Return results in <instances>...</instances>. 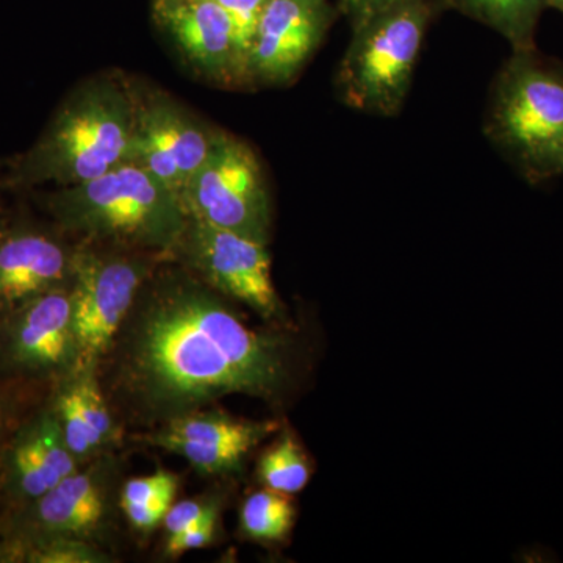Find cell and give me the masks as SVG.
Instances as JSON below:
<instances>
[{"instance_id":"cell-2","label":"cell","mask_w":563,"mask_h":563,"mask_svg":"<svg viewBox=\"0 0 563 563\" xmlns=\"http://www.w3.org/2000/svg\"><path fill=\"white\" fill-rule=\"evenodd\" d=\"M136 96L110 77L74 88L31 147L5 163L7 191H33L96 179L128 161Z\"/></svg>"},{"instance_id":"cell-9","label":"cell","mask_w":563,"mask_h":563,"mask_svg":"<svg viewBox=\"0 0 563 563\" xmlns=\"http://www.w3.org/2000/svg\"><path fill=\"white\" fill-rule=\"evenodd\" d=\"M152 269L144 254L76 246L70 290L80 365L99 366Z\"/></svg>"},{"instance_id":"cell-24","label":"cell","mask_w":563,"mask_h":563,"mask_svg":"<svg viewBox=\"0 0 563 563\" xmlns=\"http://www.w3.org/2000/svg\"><path fill=\"white\" fill-rule=\"evenodd\" d=\"M220 510L221 506L214 507L199 523L191 526L187 531L177 533V536L168 537L165 554L168 555V558L177 559L179 555L188 553V551L201 550V548L209 547L218 533Z\"/></svg>"},{"instance_id":"cell-28","label":"cell","mask_w":563,"mask_h":563,"mask_svg":"<svg viewBox=\"0 0 563 563\" xmlns=\"http://www.w3.org/2000/svg\"><path fill=\"white\" fill-rule=\"evenodd\" d=\"M3 172H5V163L0 162V231H2L3 225H5V222L10 217L2 198L3 192L7 191L5 187H3Z\"/></svg>"},{"instance_id":"cell-30","label":"cell","mask_w":563,"mask_h":563,"mask_svg":"<svg viewBox=\"0 0 563 563\" xmlns=\"http://www.w3.org/2000/svg\"><path fill=\"white\" fill-rule=\"evenodd\" d=\"M548 5H553L555 9L563 11V0H547Z\"/></svg>"},{"instance_id":"cell-21","label":"cell","mask_w":563,"mask_h":563,"mask_svg":"<svg viewBox=\"0 0 563 563\" xmlns=\"http://www.w3.org/2000/svg\"><path fill=\"white\" fill-rule=\"evenodd\" d=\"M312 476L309 455L291 432L284 431L279 439L263 451L257 463V477L263 487L296 495L302 492Z\"/></svg>"},{"instance_id":"cell-16","label":"cell","mask_w":563,"mask_h":563,"mask_svg":"<svg viewBox=\"0 0 563 563\" xmlns=\"http://www.w3.org/2000/svg\"><path fill=\"white\" fill-rule=\"evenodd\" d=\"M154 20L192 68L209 79L243 81L231 21L214 0H154Z\"/></svg>"},{"instance_id":"cell-11","label":"cell","mask_w":563,"mask_h":563,"mask_svg":"<svg viewBox=\"0 0 563 563\" xmlns=\"http://www.w3.org/2000/svg\"><path fill=\"white\" fill-rule=\"evenodd\" d=\"M218 129L190 113L168 96L136 99L128 161L181 195L206 161Z\"/></svg>"},{"instance_id":"cell-4","label":"cell","mask_w":563,"mask_h":563,"mask_svg":"<svg viewBox=\"0 0 563 563\" xmlns=\"http://www.w3.org/2000/svg\"><path fill=\"white\" fill-rule=\"evenodd\" d=\"M431 16L428 0H395L352 24L336 74L346 106L385 118L401 111Z\"/></svg>"},{"instance_id":"cell-26","label":"cell","mask_w":563,"mask_h":563,"mask_svg":"<svg viewBox=\"0 0 563 563\" xmlns=\"http://www.w3.org/2000/svg\"><path fill=\"white\" fill-rule=\"evenodd\" d=\"M391 2L395 0H340V7L352 25Z\"/></svg>"},{"instance_id":"cell-23","label":"cell","mask_w":563,"mask_h":563,"mask_svg":"<svg viewBox=\"0 0 563 563\" xmlns=\"http://www.w3.org/2000/svg\"><path fill=\"white\" fill-rule=\"evenodd\" d=\"M20 562L27 563H109V554L99 550L91 540L52 539L33 544L21 554Z\"/></svg>"},{"instance_id":"cell-25","label":"cell","mask_w":563,"mask_h":563,"mask_svg":"<svg viewBox=\"0 0 563 563\" xmlns=\"http://www.w3.org/2000/svg\"><path fill=\"white\" fill-rule=\"evenodd\" d=\"M218 506H221V503L214 496L213 498H195L174 503L165 518H163L166 536L173 537L187 531L188 528L199 523Z\"/></svg>"},{"instance_id":"cell-10","label":"cell","mask_w":563,"mask_h":563,"mask_svg":"<svg viewBox=\"0 0 563 563\" xmlns=\"http://www.w3.org/2000/svg\"><path fill=\"white\" fill-rule=\"evenodd\" d=\"M79 365L70 284L44 292L0 321V372L57 383Z\"/></svg>"},{"instance_id":"cell-13","label":"cell","mask_w":563,"mask_h":563,"mask_svg":"<svg viewBox=\"0 0 563 563\" xmlns=\"http://www.w3.org/2000/svg\"><path fill=\"white\" fill-rule=\"evenodd\" d=\"M277 429V421L244 420L222 410L201 409L152 429L141 440L180 455L199 473L220 476L240 472L246 455Z\"/></svg>"},{"instance_id":"cell-6","label":"cell","mask_w":563,"mask_h":563,"mask_svg":"<svg viewBox=\"0 0 563 563\" xmlns=\"http://www.w3.org/2000/svg\"><path fill=\"white\" fill-rule=\"evenodd\" d=\"M188 217L268 243L272 199L250 144L218 131L206 161L180 195Z\"/></svg>"},{"instance_id":"cell-3","label":"cell","mask_w":563,"mask_h":563,"mask_svg":"<svg viewBox=\"0 0 563 563\" xmlns=\"http://www.w3.org/2000/svg\"><path fill=\"white\" fill-rule=\"evenodd\" d=\"M38 203L65 235L136 254H172L188 221L180 196L129 162L84 184L43 192Z\"/></svg>"},{"instance_id":"cell-19","label":"cell","mask_w":563,"mask_h":563,"mask_svg":"<svg viewBox=\"0 0 563 563\" xmlns=\"http://www.w3.org/2000/svg\"><path fill=\"white\" fill-rule=\"evenodd\" d=\"M179 477L166 470L150 476L132 477L122 485L120 507L133 529L151 532L163 523L179 490Z\"/></svg>"},{"instance_id":"cell-18","label":"cell","mask_w":563,"mask_h":563,"mask_svg":"<svg viewBox=\"0 0 563 563\" xmlns=\"http://www.w3.org/2000/svg\"><path fill=\"white\" fill-rule=\"evenodd\" d=\"M465 16L509 41L514 52H533L537 22L547 0H446Z\"/></svg>"},{"instance_id":"cell-22","label":"cell","mask_w":563,"mask_h":563,"mask_svg":"<svg viewBox=\"0 0 563 563\" xmlns=\"http://www.w3.org/2000/svg\"><path fill=\"white\" fill-rule=\"evenodd\" d=\"M231 21L233 46L239 58L243 80H251V54L263 13L272 0H214Z\"/></svg>"},{"instance_id":"cell-1","label":"cell","mask_w":563,"mask_h":563,"mask_svg":"<svg viewBox=\"0 0 563 563\" xmlns=\"http://www.w3.org/2000/svg\"><path fill=\"white\" fill-rule=\"evenodd\" d=\"M296 363L290 335L250 328L231 299L179 265L152 269L98 376L114 412L155 429L224 396L279 402Z\"/></svg>"},{"instance_id":"cell-20","label":"cell","mask_w":563,"mask_h":563,"mask_svg":"<svg viewBox=\"0 0 563 563\" xmlns=\"http://www.w3.org/2000/svg\"><path fill=\"white\" fill-rule=\"evenodd\" d=\"M295 518L290 495L263 487L244 499L240 528L255 542H282L291 532Z\"/></svg>"},{"instance_id":"cell-27","label":"cell","mask_w":563,"mask_h":563,"mask_svg":"<svg viewBox=\"0 0 563 563\" xmlns=\"http://www.w3.org/2000/svg\"><path fill=\"white\" fill-rule=\"evenodd\" d=\"M11 420V407L9 399L0 391V455H2L3 446L9 440Z\"/></svg>"},{"instance_id":"cell-14","label":"cell","mask_w":563,"mask_h":563,"mask_svg":"<svg viewBox=\"0 0 563 563\" xmlns=\"http://www.w3.org/2000/svg\"><path fill=\"white\" fill-rule=\"evenodd\" d=\"M81 465L47 402L14 429L0 455V496L7 512L36 501Z\"/></svg>"},{"instance_id":"cell-5","label":"cell","mask_w":563,"mask_h":563,"mask_svg":"<svg viewBox=\"0 0 563 563\" xmlns=\"http://www.w3.org/2000/svg\"><path fill=\"white\" fill-rule=\"evenodd\" d=\"M485 131L526 179L562 174L563 76L533 52H514L495 81Z\"/></svg>"},{"instance_id":"cell-7","label":"cell","mask_w":563,"mask_h":563,"mask_svg":"<svg viewBox=\"0 0 563 563\" xmlns=\"http://www.w3.org/2000/svg\"><path fill=\"white\" fill-rule=\"evenodd\" d=\"M117 472L113 455L107 451L84 463L36 501L5 512L0 543L9 553V562H20L27 548L46 540H91L109 520Z\"/></svg>"},{"instance_id":"cell-12","label":"cell","mask_w":563,"mask_h":563,"mask_svg":"<svg viewBox=\"0 0 563 563\" xmlns=\"http://www.w3.org/2000/svg\"><path fill=\"white\" fill-rule=\"evenodd\" d=\"M76 246L54 224L9 217L0 231V321L73 282Z\"/></svg>"},{"instance_id":"cell-8","label":"cell","mask_w":563,"mask_h":563,"mask_svg":"<svg viewBox=\"0 0 563 563\" xmlns=\"http://www.w3.org/2000/svg\"><path fill=\"white\" fill-rule=\"evenodd\" d=\"M169 257L225 298L251 307L263 320L287 324L285 306L274 287L266 243L188 217Z\"/></svg>"},{"instance_id":"cell-17","label":"cell","mask_w":563,"mask_h":563,"mask_svg":"<svg viewBox=\"0 0 563 563\" xmlns=\"http://www.w3.org/2000/svg\"><path fill=\"white\" fill-rule=\"evenodd\" d=\"M49 406L77 461L87 463L107 453L120 437L117 417L107 401L98 365L84 363L54 383Z\"/></svg>"},{"instance_id":"cell-15","label":"cell","mask_w":563,"mask_h":563,"mask_svg":"<svg viewBox=\"0 0 563 563\" xmlns=\"http://www.w3.org/2000/svg\"><path fill=\"white\" fill-rule=\"evenodd\" d=\"M333 11L328 0H272L251 54V80L288 84L320 46Z\"/></svg>"},{"instance_id":"cell-29","label":"cell","mask_w":563,"mask_h":563,"mask_svg":"<svg viewBox=\"0 0 563 563\" xmlns=\"http://www.w3.org/2000/svg\"><path fill=\"white\" fill-rule=\"evenodd\" d=\"M9 562V553H7L5 548H3V544L0 543V563Z\"/></svg>"}]
</instances>
